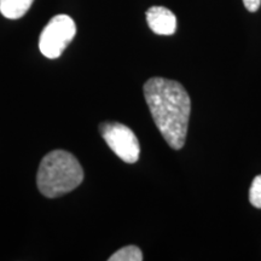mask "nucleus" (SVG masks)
<instances>
[{"label": "nucleus", "mask_w": 261, "mask_h": 261, "mask_svg": "<svg viewBox=\"0 0 261 261\" xmlns=\"http://www.w3.org/2000/svg\"><path fill=\"white\" fill-rule=\"evenodd\" d=\"M144 97L152 119L168 145L180 150L187 139L191 100L178 81L151 77L144 84Z\"/></svg>", "instance_id": "obj_1"}, {"label": "nucleus", "mask_w": 261, "mask_h": 261, "mask_svg": "<svg viewBox=\"0 0 261 261\" xmlns=\"http://www.w3.org/2000/svg\"><path fill=\"white\" fill-rule=\"evenodd\" d=\"M84 180V169L74 155L54 150L41 160L37 175L38 188L44 196L56 198L76 189Z\"/></svg>", "instance_id": "obj_2"}, {"label": "nucleus", "mask_w": 261, "mask_h": 261, "mask_svg": "<svg viewBox=\"0 0 261 261\" xmlns=\"http://www.w3.org/2000/svg\"><path fill=\"white\" fill-rule=\"evenodd\" d=\"M76 34V25L73 18L67 15H57L41 32L39 48L45 57L55 60L63 54Z\"/></svg>", "instance_id": "obj_3"}, {"label": "nucleus", "mask_w": 261, "mask_h": 261, "mask_svg": "<svg viewBox=\"0 0 261 261\" xmlns=\"http://www.w3.org/2000/svg\"><path fill=\"white\" fill-rule=\"evenodd\" d=\"M100 135L115 154L122 161L135 163L138 161L140 146L133 130L119 122H104L99 127Z\"/></svg>", "instance_id": "obj_4"}, {"label": "nucleus", "mask_w": 261, "mask_h": 261, "mask_svg": "<svg viewBox=\"0 0 261 261\" xmlns=\"http://www.w3.org/2000/svg\"><path fill=\"white\" fill-rule=\"evenodd\" d=\"M146 22L155 34L172 35L177 29V17L163 6H152L146 11Z\"/></svg>", "instance_id": "obj_5"}, {"label": "nucleus", "mask_w": 261, "mask_h": 261, "mask_svg": "<svg viewBox=\"0 0 261 261\" xmlns=\"http://www.w3.org/2000/svg\"><path fill=\"white\" fill-rule=\"evenodd\" d=\"M34 0H0V12L9 19L21 18L28 12Z\"/></svg>", "instance_id": "obj_6"}, {"label": "nucleus", "mask_w": 261, "mask_h": 261, "mask_svg": "<svg viewBox=\"0 0 261 261\" xmlns=\"http://www.w3.org/2000/svg\"><path fill=\"white\" fill-rule=\"evenodd\" d=\"M143 253L137 246H127L109 257V261H142Z\"/></svg>", "instance_id": "obj_7"}, {"label": "nucleus", "mask_w": 261, "mask_h": 261, "mask_svg": "<svg viewBox=\"0 0 261 261\" xmlns=\"http://www.w3.org/2000/svg\"><path fill=\"white\" fill-rule=\"evenodd\" d=\"M249 202L261 210V174L256 175L249 189Z\"/></svg>", "instance_id": "obj_8"}, {"label": "nucleus", "mask_w": 261, "mask_h": 261, "mask_svg": "<svg viewBox=\"0 0 261 261\" xmlns=\"http://www.w3.org/2000/svg\"><path fill=\"white\" fill-rule=\"evenodd\" d=\"M243 4L249 12H255L259 10L261 5V0H243Z\"/></svg>", "instance_id": "obj_9"}]
</instances>
